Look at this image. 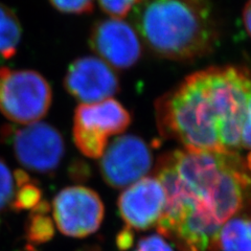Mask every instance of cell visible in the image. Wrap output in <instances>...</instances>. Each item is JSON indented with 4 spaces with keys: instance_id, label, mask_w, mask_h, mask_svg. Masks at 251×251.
Instances as JSON below:
<instances>
[{
    "instance_id": "obj_5",
    "label": "cell",
    "mask_w": 251,
    "mask_h": 251,
    "mask_svg": "<svg viewBox=\"0 0 251 251\" xmlns=\"http://www.w3.org/2000/svg\"><path fill=\"white\" fill-rule=\"evenodd\" d=\"M131 124V115L114 99L93 104L78 105L75 112L73 136L84 156L99 159L105 152L109 138L122 134Z\"/></svg>"
},
{
    "instance_id": "obj_13",
    "label": "cell",
    "mask_w": 251,
    "mask_h": 251,
    "mask_svg": "<svg viewBox=\"0 0 251 251\" xmlns=\"http://www.w3.org/2000/svg\"><path fill=\"white\" fill-rule=\"evenodd\" d=\"M22 38V26L15 12L0 3V60H10L17 52Z\"/></svg>"
},
{
    "instance_id": "obj_17",
    "label": "cell",
    "mask_w": 251,
    "mask_h": 251,
    "mask_svg": "<svg viewBox=\"0 0 251 251\" xmlns=\"http://www.w3.org/2000/svg\"><path fill=\"white\" fill-rule=\"evenodd\" d=\"M138 0H99L100 9L111 18L123 19L130 15Z\"/></svg>"
},
{
    "instance_id": "obj_19",
    "label": "cell",
    "mask_w": 251,
    "mask_h": 251,
    "mask_svg": "<svg viewBox=\"0 0 251 251\" xmlns=\"http://www.w3.org/2000/svg\"><path fill=\"white\" fill-rule=\"evenodd\" d=\"M133 251H174L166 238L154 233L140 238Z\"/></svg>"
},
{
    "instance_id": "obj_21",
    "label": "cell",
    "mask_w": 251,
    "mask_h": 251,
    "mask_svg": "<svg viewBox=\"0 0 251 251\" xmlns=\"http://www.w3.org/2000/svg\"><path fill=\"white\" fill-rule=\"evenodd\" d=\"M133 242H134V239H133L131 229L126 228L119 233V237H117V246L122 250H128L129 248H131Z\"/></svg>"
},
{
    "instance_id": "obj_15",
    "label": "cell",
    "mask_w": 251,
    "mask_h": 251,
    "mask_svg": "<svg viewBox=\"0 0 251 251\" xmlns=\"http://www.w3.org/2000/svg\"><path fill=\"white\" fill-rule=\"evenodd\" d=\"M16 191L12 202V208L16 210H33L42 201L40 187L34 184L25 171L17 170L14 173Z\"/></svg>"
},
{
    "instance_id": "obj_18",
    "label": "cell",
    "mask_w": 251,
    "mask_h": 251,
    "mask_svg": "<svg viewBox=\"0 0 251 251\" xmlns=\"http://www.w3.org/2000/svg\"><path fill=\"white\" fill-rule=\"evenodd\" d=\"M50 4L59 12L83 15L93 11L94 0H50Z\"/></svg>"
},
{
    "instance_id": "obj_12",
    "label": "cell",
    "mask_w": 251,
    "mask_h": 251,
    "mask_svg": "<svg viewBox=\"0 0 251 251\" xmlns=\"http://www.w3.org/2000/svg\"><path fill=\"white\" fill-rule=\"evenodd\" d=\"M210 251H251V216H234L219 229Z\"/></svg>"
},
{
    "instance_id": "obj_16",
    "label": "cell",
    "mask_w": 251,
    "mask_h": 251,
    "mask_svg": "<svg viewBox=\"0 0 251 251\" xmlns=\"http://www.w3.org/2000/svg\"><path fill=\"white\" fill-rule=\"evenodd\" d=\"M15 191L14 175L9 167L0 159V211L12 205Z\"/></svg>"
},
{
    "instance_id": "obj_4",
    "label": "cell",
    "mask_w": 251,
    "mask_h": 251,
    "mask_svg": "<svg viewBox=\"0 0 251 251\" xmlns=\"http://www.w3.org/2000/svg\"><path fill=\"white\" fill-rule=\"evenodd\" d=\"M52 92L46 78L35 70L0 68V112L20 125L40 121L49 112Z\"/></svg>"
},
{
    "instance_id": "obj_7",
    "label": "cell",
    "mask_w": 251,
    "mask_h": 251,
    "mask_svg": "<svg viewBox=\"0 0 251 251\" xmlns=\"http://www.w3.org/2000/svg\"><path fill=\"white\" fill-rule=\"evenodd\" d=\"M153 166V154L146 141L133 134L115 137L100 157L104 181L114 188L127 186L146 177Z\"/></svg>"
},
{
    "instance_id": "obj_10",
    "label": "cell",
    "mask_w": 251,
    "mask_h": 251,
    "mask_svg": "<svg viewBox=\"0 0 251 251\" xmlns=\"http://www.w3.org/2000/svg\"><path fill=\"white\" fill-rule=\"evenodd\" d=\"M67 92L82 104L112 99L120 91V80L113 68L99 57L75 59L64 77Z\"/></svg>"
},
{
    "instance_id": "obj_9",
    "label": "cell",
    "mask_w": 251,
    "mask_h": 251,
    "mask_svg": "<svg viewBox=\"0 0 251 251\" xmlns=\"http://www.w3.org/2000/svg\"><path fill=\"white\" fill-rule=\"evenodd\" d=\"M89 45L100 59L116 69H129L141 57L139 36L123 19L98 21L91 28Z\"/></svg>"
},
{
    "instance_id": "obj_14",
    "label": "cell",
    "mask_w": 251,
    "mask_h": 251,
    "mask_svg": "<svg viewBox=\"0 0 251 251\" xmlns=\"http://www.w3.org/2000/svg\"><path fill=\"white\" fill-rule=\"evenodd\" d=\"M50 205L46 201H41L31 210L26 224V239L31 244L39 245L50 242L54 235L52 219L47 215Z\"/></svg>"
},
{
    "instance_id": "obj_3",
    "label": "cell",
    "mask_w": 251,
    "mask_h": 251,
    "mask_svg": "<svg viewBox=\"0 0 251 251\" xmlns=\"http://www.w3.org/2000/svg\"><path fill=\"white\" fill-rule=\"evenodd\" d=\"M130 14L139 38L160 58L193 61L209 54L219 40L210 0H138Z\"/></svg>"
},
{
    "instance_id": "obj_2",
    "label": "cell",
    "mask_w": 251,
    "mask_h": 251,
    "mask_svg": "<svg viewBox=\"0 0 251 251\" xmlns=\"http://www.w3.org/2000/svg\"><path fill=\"white\" fill-rule=\"evenodd\" d=\"M251 100V72L211 66L183 78L156 101L160 135L191 151L240 154Z\"/></svg>"
},
{
    "instance_id": "obj_8",
    "label": "cell",
    "mask_w": 251,
    "mask_h": 251,
    "mask_svg": "<svg viewBox=\"0 0 251 251\" xmlns=\"http://www.w3.org/2000/svg\"><path fill=\"white\" fill-rule=\"evenodd\" d=\"M9 134L14 154L23 168L47 174L59 167L64 156V140L52 126L37 122Z\"/></svg>"
},
{
    "instance_id": "obj_6",
    "label": "cell",
    "mask_w": 251,
    "mask_h": 251,
    "mask_svg": "<svg viewBox=\"0 0 251 251\" xmlns=\"http://www.w3.org/2000/svg\"><path fill=\"white\" fill-rule=\"evenodd\" d=\"M52 214L61 233L72 238H86L100 228L105 206L97 192L75 185L65 187L54 197Z\"/></svg>"
},
{
    "instance_id": "obj_22",
    "label": "cell",
    "mask_w": 251,
    "mask_h": 251,
    "mask_svg": "<svg viewBox=\"0 0 251 251\" xmlns=\"http://www.w3.org/2000/svg\"><path fill=\"white\" fill-rule=\"evenodd\" d=\"M243 22L248 35L251 37V0H248L243 9Z\"/></svg>"
},
{
    "instance_id": "obj_20",
    "label": "cell",
    "mask_w": 251,
    "mask_h": 251,
    "mask_svg": "<svg viewBox=\"0 0 251 251\" xmlns=\"http://www.w3.org/2000/svg\"><path fill=\"white\" fill-rule=\"evenodd\" d=\"M246 150L251 153V100L248 105V109L243 124L241 133V150Z\"/></svg>"
},
{
    "instance_id": "obj_11",
    "label": "cell",
    "mask_w": 251,
    "mask_h": 251,
    "mask_svg": "<svg viewBox=\"0 0 251 251\" xmlns=\"http://www.w3.org/2000/svg\"><path fill=\"white\" fill-rule=\"evenodd\" d=\"M166 200L159 180L155 176L144 177L125 188L117 200V207L129 229L144 231L158 224Z\"/></svg>"
},
{
    "instance_id": "obj_1",
    "label": "cell",
    "mask_w": 251,
    "mask_h": 251,
    "mask_svg": "<svg viewBox=\"0 0 251 251\" xmlns=\"http://www.w3.org/2000/svg\"><path fill=\"white\" fill-rule=\"evenodd\" d=\"M154 176L167 197L157 231L180 251H210L251 190V171L241 154L175 150L160 157Z\"/></svg>"
}]
</instances>
